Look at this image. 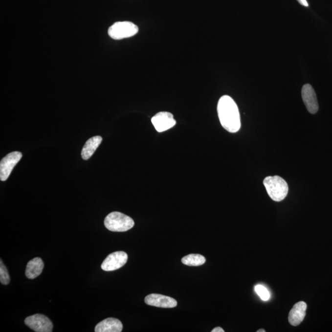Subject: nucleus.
<instances>
[{
  "instance_id": "f257e3e1",
  "label": "nucleus",
  "mask_w": 332,
  "mask_h": 332,
  "mask_svg": "<svg viewBox=\"0 0 332 332\" xmlns=\"http://www.w3.org/2000/svg\"><path fill=\"white\" fill-rule=\"evenodd\" d=\"M220 122L224 130L231 133L240 131L241 126L240 111L235 100L228 95H223L217 105Z\"/></svg>"
},
{
  "instance_id": "f03ea898",
  "label": "nucleus",
  "mask_w": 332,
  "mask_h": 332,
  "mask_svg": "<svg viewBox=\"0 0 332 332\" xmlns=\"http://www.w3.org/2000/svg\"><path fill=\"white\" fill-rule=\"evenodd\" d=\"M264 184L269 197L274 201H282L285 199L288 194V183L281 177L278 176L267 177L264 179Z\"/></svg>"
},
{
  "instance_id": "7ed1b4c3",
  "label": "nucleus",
  "mask_w": 332,
  "mask_h": 332,
  "mask_svg": "<svg viewBox=\"0 0 332 332\" xmlns=\"http://www.w3.org/2000/svg\"><path fill=\"white\" fill-rule=\"evenodd\" d=\"M104 224L110 231L124 232L133 228L134 221L132 218L125 214L119 212H113L106 217Z\"/></svg>"
},
{
  "instance_id": "20e7f679",
  "label": "nucleus",
  "mask_w": 332,
  "mask_h": 332,
  "mask_svg": "<svg viewBox=\"0 0 332 332\" xmlns=\"http://www.w3.org/2000/svg\"><path fill=\"white\" fill-rule=\"evenodd\" d=\"M138 32V27L134 23L129 21L116 22L110 27L108 33L112 39L123 40L133 37Z\"/></svg>"
},
{
  "instance_id": "39448f33",
  "label": "nucleus",
  "mask_w": 332,
  "mask_h": 332,
  "mask_svg": "<svg viewBox=\"0 0 332 332\" xmlns=\"http://www.w3.org/2000/svg\"><path fill=\"white\" fill-rule=\"evenodd\" d=\"M25 324L37 332H51L53 329L51 320L44 314H37L27 317Z\"/></svg>"
},
{
  "instance_id": "423d86ee",
  "label": "nucleus",
  "mask_w": 332,
  "mask_h": 332,
  "mask_svg": "<svg viewBox=\"0 0 332 332\" xmlns=\"http://www.w3.org/2000/svg\"><path fill=\"white\" fill-rule=\"evenodd\" d=\"M22 154L19 152L10 153L3 157L0 162V179L6 181L10 176L16 165L22 158Z\"/></svg>"
},
{
  "instance_id": "0eeeda50",
  "label": "nucleus",
  "mask_w": 332,
  "mask_h": 332,
  "mask_svg": "<svg viewBox=\"0 0 332 332\" xmlns=\"http://www.w3.org/2000/svg\"><path fill=\"white\" fill-rule=\"evenodd\" d=\"M128 259V254L126 252L118 251L112 253L102 263V269L106 271L117 270L127 263Z\"/></svg>"
},
{
  "instance_id": "6e6552de",
  "label": "nucleus",
  "mask_w": 332,
  "mask_h": 332,
  "mask_svg": "<svg viewBox=\"0 0 332 332\" xmlns=\"http://www.w3.org/2000/svg\"><path fill=\"white\" fill-rule=\"evenodd\" d=\"M152 123L158 133L170 130L176 124L173 114L167 111L159 112L152 118Z\"/></svg>"
},
{
  "instance_id": "1a4fd4ad",
  "label": "nucleus",
  "mask_w": 332,
  "mask_h": 332,
  "mask_svg": "<svg viewBox=\"0 0 332 332\" xmlns=\"http://www.w3.org/2000/svg\"><path fill=\"white\" fill-rule=\"evenodd\" d=\"M302 95L303 102L308 111L310 113H316L319 110L316 92L313 88L309 84L303 86L302 90Z\"/></svg>"
},
{
  "instance_id": "9d476101",
  "label": "nucleus",
  "mask_w": 332,
  "mask_h": 332,
  "mask_svg": "<svg viewBox=\"0 0 332 332\" xmlns=\"http://www.w3.org/2000/svg\"><path fill=\"white\" fill-rule=\"evenodd\" d=\"M145 302L148 305L163 308H175L177 305V302L174 298L156 293L147 296Z\"/></svg>"
},
{
  "instance_id": "9b49d317",
  "label": "nucleus",
  "mask_w": 332,
  "mask_h": 332,
  "mask_svg": "<svg viewBox=\"0 0 332 332\" xmlns=\"http://www.w3.org/2000/svg\"><path fill=\"white\" fill-rule=\"evenodd\" d=\"M307 303L300 302L293 306L288 314V322L293 326H297L302 323L306 316Z\"/></svg>"
},
{
  "instance_id": "f8f14e48",
  "label": "nucleus",
  "mask_w": 332,
  "mask_h": 332,
  "mask_svg": "<svg viewBox=\"0 0 332 332\" xmlns=\"http://www.w3.org/2000/svg\"><path fill=\"white\" fill-rule=\"evenodd\" d=\"M123 331V324L119 320L115 318L104 319L96 325L95 332H121Z\"/></svg>"
},
{
  "instance_id": "ddd939ff",
  "label": "nucleus",
  "mask_w": 332,
  "mask_h": 332,
  "mask_svg": "<svg viewBox=\"0 0 332 332\" xmlns=\"http://www.w3.org/2000/svg\"><path fill=\"white\" fill-rule=\"evenodd\" d=\"M44 268V263L39 257L30 260L26 267L25 276L28 279H33L42 274Z\"/></svg>"
},
{
  "instance_id": "4468645a",
  "label": "nucleus",
  "mask_w": 332,
  "mask_h": 332,
  "mask_svg": "<svg viewBox=\"0 0 332 332\" xmlns=\"http://www.w3.org/2000/svg\"><path fill=\"white\" fill-rule=\"evenodd\" d=\"M102 138L100 136H94L89 138L85 143L81 151V156L84 160H88L94 154L95 150L99 147L100 143H102Z\"/></svg>"
},
{
  "instance_id": "2eb2a0df",
  "label": "nucleus",
  "mask_w": 332,
  "mask_h": 332,
  "mask_svg": "<svg viewBox=\"0 0 332 332\" xmlns=\"http://www.w3.org/2000/svg\"><path fill=\"white\" fill-rule=\"evenodd\" d=\"M181 262L187 266H198L205 264V258L199 254H190L183 257Z\"/></svg>"
},
{
  "instance_id": "dca6fc26",
  "label": "nucleus",
  "mask_w": 332,
  "mask_h": 332,
  "mask_svg": "<svg viewBox=\"0 0 332 332\" xmlns=\"http://www.w3.org/2000/svg\"><path fill=\"white\" fill-rule=\"evenodd\" d=\"M10 281L11 279L8 269L1 260V262H0V282L3 285H8L10 283Z\"/></svg>"
},
{
  "instance_id": "f3484780",
  "label": "nucleus",
  "mask_w": 332,
  "mask_h": 332,
  "mask_svg": "<svg viewBox=\"0 0 332 332\" xmlns=\"http://www.w3.org/2000/svg\"><path fill=\"white\" fill-rule=\"evenodd\" d=\"M255 291L263 301H267L271 297L270 293L268 290L262 285H257L255 287Z\"/></svg>"
},
{
  "instance_id": "a211bd4d",
  "label": "nucleus",
  "mask_w": 332,
  "mask_h": 332,
  "mask_svg": "<svg viewBox=\"0 0 332 332\" xmlns=\"http://www.w3.org/2000/svg\"><path fill=\"white\" fill-rule=\"evenodd\" d=\"M298 1V3H299L300 4H302V5L308 7L309 6V4H308V2L307 0H297Z\"/></svg>"
},
{
  "instance_id": "6ab92c4d",
  "label": "nucleus",
  "mask_w": 332,
  "mask_h": 332,
  "mask_svg": "<svg viewBox=\"0 0 332 332\" xmlns=\"http://www.w3.org/2000/svg\"><path fill=\"white\" fill-rule=\"evenodd\" d=\"M212 332H224V331L221 327H217L211 331Z\"/></svg>"
},
{
  "instance_id": "aec40b11",
  "label": "nucleus",
  "mask_w": 332,
  "mask_h": 332,
  "mask_svg": "<svg viewBox=\"0 0 332 332\" xmlns=\"http://www.w3.org/2000/svg\"><path fill=\"white\" fill-rule=\"evenodd\" d=\"M257 332H265L266 331H265V330H264V329H260V330H259V331H257Z\"/></svg>"
}]
</instances>
